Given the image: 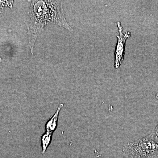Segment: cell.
Listing matches in <instances>:
<instances>
[{"instance_id":"5","label":"cell","mask_w":158,"mask_h":158,"mask_svg":"<svg viewBox=\"0 0 158 158\" xmlns=\"http://www.w3.org/2000/svg\"><path fill=\"white\" fill-rule=\"evenodd\" d=\"M52 133L47 132L46 134L44 135L42 138V154L45 153L47 148L49 144L51 141V137L52 136Z\"/></svg>"},{"instance_id":"8","label":"cell","mask_w":158,"mask_h":158,"mask_svg":"<svg viewBox=\"0 0 158 158\" xmlns=\"http://www.w3.org/2000/svg\"><path fill=\"white\" fill-rule=\"evenodd\" d=\"M157 2V4H158V2Z\"/></svg>"},{"instance_id":"1","label":"cell","mask_w":158,"mask_h":158,"mask_svg":"<svg viewBox=\"0 0 158 158\" xmlns=\"http://www.w3.org/2000/svg\"><path fill=\"white\" fill-rule=\"evenodd\" d=\"M29 46L33 54L34 43L37 37L48 23L56 24L71 32L73 29L67 23L63 12L62 2L59 1H32L29 13Z\"/></svg>"},{"instance_id":"3","label":"cell","mask_w":158,"mask_h":158,"mask_svg":"<svg viewBox=\"0 0 158 158\" xmlns=\"http://www.w3.org/2000/svg\"><path fill=\"white\" fill-rule=\"evenodd\" d=\"M117 25L119 34V35L117 37L118 40L115 52V59L114 66L116 69L120 67L124 59L126 41L127 38H129L131 36V33L129 31H127L124 34L123 33V27L119 22L117 23Z\"/></svg>"},{"instance_id":"4","label":"cell","mask_w":158,"mask_h":158,"mask_svg":"<svg viewBox=\"0 0 158 158\" xmlns=\"http://www.w3.org/2000/svg\"><path fill=\"white\" fill-rule=\"evenodd\" d=\"M62 106L63 105L62 104L60 105L59 107L58 108V110L56 113V114L54 115V116L51 118L50 120L46 125V128L47 131L48 132H52L53 131H54L55 128H56L57 126L58 115H59V111L62 108Z\"/></svg>"},{"instance_id":"7","label":"cell","mask_w":158,"mask_h":158,"mask_svg":"<svg viewBox=\"0 0 158 158\" xmlns=\"http://www.w3.org/2000/svg\"><path fill=\"white\" fill-rule=\"evenodd\" d=\"M156 98L158 100V93L156 95Z\"/></svg>"},{"instance_id":"6","label":"cell","mask_w":158,"mask_h":158,"mask_svg":"<svg viewBox=\"0 0 158 158\" xmlns=\"http://www.w3.org/2000/svg\"><path fill=\"white\" fill-rule=\"evenodd\" d=\"M154 132L155 133L156 135L157 136L158 138V124L157 126L156 127L155 131H154Z\"/></svg>"},{"instance_id":"2","label":"cell","mask_w":158,"mask_h":158,"mask_svg":"<svg viewBox=\"0 0 158 158\" xmlns=\"http://www.w3.org/2000/svg\"><path fill=\"white\" fill-rule=\"evenodd\" d=\"M126 158H158V138L154 132L147 137L127 144L123 148Z\"/></svg>"}]
</instances>
